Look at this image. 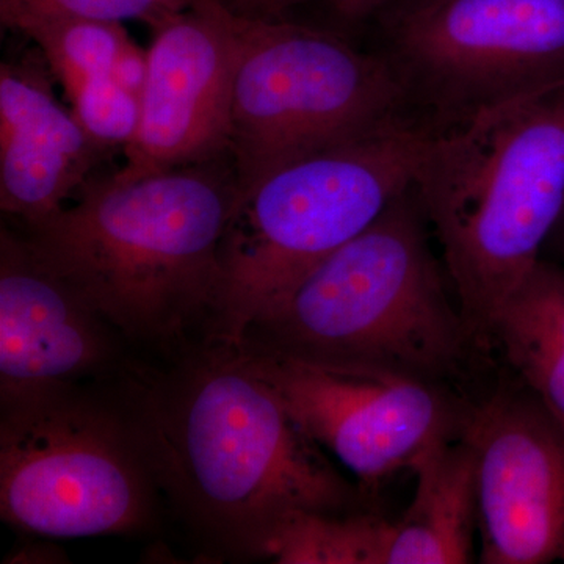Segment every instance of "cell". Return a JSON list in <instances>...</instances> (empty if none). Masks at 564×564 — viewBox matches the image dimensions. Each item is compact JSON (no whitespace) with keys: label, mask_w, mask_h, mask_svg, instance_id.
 <instances>
[{"label":"cell","mask_w":564,"mask_h":564,"mask_svg":"<svg viewBox=\"0 0 564 564\" xmlns=\"http://www.w3.org/2000/svg\"><path fill=\"white\" fill-rule=\"evenodd\" d=\"M413 188L256 315L240 347L454 386L486 362L448 295Z\"/></svg>","instance_id":"cell-4"},{"label":"cell","mask_w":564,"mask_h":564,"mask_svg":"<svg viewBox=\"0 0 564 564\" xmlns=\"http://www.w3.org/2000/svg\"><path fill=\"white\" fill-rule=\"evenodd\" d=\"M3 25L21 32L39 46L68 101L87 82L113 76L122 55L135 46L121 22L21 14Z\"/></svg>","instance_id":"cell-16"},{"label":"cell","mask_w":564,"mask_h":564,"mask_svg":"<svg viewBox=\"0 0 564 564\" xmlns=\"http://www.w3.org/2000/svg\"><path fill=\"white\" fill-rule=\"evenodd\" d=\"M163 505L131 426L106 386L0 400V514L50 538L148 533Z\"/></svg>","instance_id":"cell-6"},{"label":"cell","mask_w":564,"mask_h":564,"mask_svg":"<svg viewBox=\"0 0 564 564\" xmlns=\"http://www.w3.org/2000/svg\"><path fill=\"white\" fill-rule=\"evenodd\" d=\"M236 14L242 50L229 159L237 198L288 163L402 118L408 88L391 61L333 32Z\"/></svg>","instance_id":"cell-7"},{"label":"cell","mask_w":564,"mask_h":564,"mask_svg":"<svg viewBox=\"0 0 564 564\" xmlns=\"http://www.w3.org/2000/svg\"><path fill=\"white\" fill-rule=\"evenodd\" d=\"M564 422V265L540 259L494 322L491 356Z\"/></svg>","instance_id":"cell-15"},{"label":"cell","mask_w":564,"mask_h":564,"mask_svg":"<svg viewBox=\"0 0 564 564\" xmlns=\"http://www.w3.org/2000/svg\"><path fill=\"white\" fill-rule=\"evenodd\" d=\"M102 384L163 503L207 554L267 558L292 514L373 510L372 494L337 470L237 345L209 339L165 358L133 352Z\"/></svg>","instance_id":"cell-1"},{"label":"cell","mask_w":564,"mask_h":564,"mask_svg":"<svg viewBox=\"0 0 564 564\" xmlns=\"http://www.w3.org/2000/svg\"><path fill=\"white\" fill-rule=\"evenodd\" d=\"M109 154L25 70L0 68V207L21 226L62 209Z\"/></svg>","instance_id":"cell-13"},{"label":"cell","mask_w":564,"mask_h":564,"mask_svg":"<svg viewBox=\"0 0 564 564\" xmlns=\"http://www.w3.org/2000/svg\"><path fill=\"white\" fill-rule=\"evenodd\" d=\"M393 522L377 511L292 514L274 533L267 558L282 564H388Z\"/></svg>","instance_id":"cell-17"},{"label":"cell","mask_w":564,"mask_h":564,"mask_svg":"<svg viewBox=\"0 0 564 564\" xmlns=\"http://www.w3.org/2000/svg\"><path fill=\"white\" fill-rule=\"evenodd\" d=\"M462 436L478 463V562L564 563L562 419L507 370L470 399Z\"/></svg>","instance_id":"cell-10"},{"label":"cell","mask_w":564,"mask_h":564,"mask_svg":"<svg viewBox=\"0 0 564 564\" xmlns=\"http://www.w3.org/2000/svg\"><path fill=\"white\" fill-rule=\"evenodd\" d=\"M237 348L304 433L369 494L391 475L411 470L434 444L462 436L466 425L473 397L454 386L380 367Z\"/></svg>","instance_id":"cell-9"},{"label":"cell","mask_w":564,"mask_h":564,"mask_svg":"<svg viewBox=\"0 0 564 564\" xmlns=\"http://www.w3.org/2000/svg\"><path fill=\"white\" fill-rule=\"evenodd\" d=\"M236 202L231 159L135 180L113 173L21 234L137 355L165 358L217 337Z\"/></svg>","instance_id":"cell-2"},{"label":"cell","mask_w":564,"mask_h":564,"mask_svg":"<svg viewBox=\"0 0 564 564\" xmlns=\"http://www.w3.org/2000/svg\"><path fill=\"white\" fill-rule=\"evenodd\" d=\"M240 50L237 14L220 0H203L154 31L139 126L117 176L135 180L229 159Z\"/></svg>","instance_id":"cell-11"},{"label":"cell","mask_w":564,"mask_h":564,"mask_svg":"<svg viewBox=\"0 0 564 564\" xmlns=\"http://www.w3.org/2000/svg\"><path fill=\"white\" fill-rule=\"evenodd\" d=\"M432 129L403 118L267 174L237 198L221 243L215 339L248 323L411 191Z\"/></svg>","instance_id":"cell-5"},{"label":"cell","mask_w":564,"mask_h":564,"mask_svg":"<svg viewBox=\"0 0 564 564\" xmlns=\"http://www.w3.org/2000/svg\"><path fill=\"white\" fill-rule=\"evenodd\" d=\"M547 248H551V250L554 251L556 259H558V261L555 262L564 265V214L563 217L560 218L558 225L555 226L554 232H552L545 250H547Z\"/></svg>","instance_id":"cell-22"},{"label":"cell","mask_w":564,"mask_h":564,"mask_svg":"<svg viewBox=\"0 0 564 564\" xmlns=\"http://www.w3.org/2000/svg\"><path fill=\"white\" fill-rule=\"evenodd\" d=\"M203 0H0V20L21 14H58L85 20L140 21L158 31L166 21L195 9Z\"/></svg>","instance_id":"cell-18"},{"label":"cell","mask_w":564,"mask_h":564,"mask_svg":"<svg viewBox=\"0 0 564 564\" xmlns=\"http://www.w3.org/2000/svg\"><path fill=\"white\" fill-rule=\"evenodd\" d=\"M329 9L345 21H361L383 10L393 0H325Z\"/></svg>","instance_id":"cell-20"},{"label":"cell","mask_w":564,"mask_h":564,"mask_svg":"<svg viewBox=\"0 0 564 564\" xmlns=\"http://www.w3.org/2000/svg\"><path fill=\"white\" fill-rule=\"evenodd\" d=\"M388 32L408 91L452 121L564 85V0H413Z\"/></svg>","instance_id":"cell-8"},{"label":"cell","mask_w":564,"mask_h":564,"mask_svg":"<svg viewBox=\"0 0 564 564\" xmlns=\"http://www.w3.org/2000/svg\"><path fill=\"white\" fill-rule=\"evenodd\" d=\"M70 111L102 150L128 147L140 120V98L111 76L87 82L69 99Z\"/></svg>","instance_id":"cell-19"},{"label":"cell","mask_w":564,"mask_h":564,"mask_svg":"<svg viewBox=\"0 0 564 564\" xmlns=\"http://www.w3.org/2000/svg\"><path fill=\"white\" fill-rule=\"evenodd\" d=\"M413 502L393 522L388 564L474 562L478 463L463 436L434 444L411 467Z\"/></svg>","instance_id":"cell-14"},{"label":"cell","mask_w":564,"mask_h":564,"mask_svg":"<svg viewBox=\"0 0 564 564\" xmlns=\"http://www.w3.org/2000/svg\"><path fill=\"white\" fill-rule=\"evenodd\" d=\"M229 10L245 17L278 18L285 7L302 0H220Z\"/></svg>","instance_id":"cell-21"},{"label":"cell","mask_w":564,"mask_h":564,"mask_svg":"<svg viewBox=\"0 0 564 564\" xmlns=\"http://www.w3.org/2000/svg\"><path fill=\"white\" fill-rule=\"evenodd\" d=\"M413 192L467 333L485 361L494 322L564 214V85L434 131Z\"/></svg>","instance_id":"cell-3"},{"label":"cell","mask_w":564,"mask_h":564,"mask_svg":"<svg viewBox=\"0 0 564 564\" xmlns=\"http://www.w3.org/2000/svg\"><path fill=\"white\" fill-rule=\"evenodd\" d=\"M124 336L32 250L0 231V400L98 384L133 355Z\"/></svg>","instance_id":"cell-12"}]
</instances>
